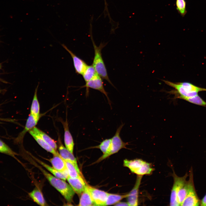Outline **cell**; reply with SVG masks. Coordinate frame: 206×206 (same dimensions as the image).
Returning a JSON list of instances; mask_svg holds the SVG:
<instances>
[{"label":"cell","mask_w":206,"mask_h":206,"mask_svg":"<svg viewBox=\"0 0 206 206\" xmlns=\"http://www.w3.org/2000/svg\"><path fill=\"white\" fill-rule=\"evenodd\" d=\"M172 175L174 181L171 192L170 205L180 206L177 200V193L179 189L186 181L188 175L186 173L183 176L179 177L173 171Z\"/></svg>","instance_id":"cell-7"},{"label":"cell","mask_w":206,"mask_h":206,"mask_svg":"<svg viewBox=\"0 0 206 206\" xmlns=\"http://www.w3.org/2000/svg\"><path fill=\"white\" fill-rule=\"evenodd\" d=\"M78 206H94L86 183L85 189L80 195Z\"/></svg>","instance_id":"cell-18"},{"label":"cell","mask_w":206,"mask_h":206,"mask_svg":"<svg viewBox=\"0 0 206 206\" xmlns=\"http://www.w3.org/2000/svg\"><path fill=\"white\" fill-rule=\"evenodd\" d=\"M28 132L37 143L45 150L51 153L53 155L56 154L58 153V151L54 149L38 135L34 132L31 129Z\"/></svg>","instance_id":"cell-17"},{"label":"cell","mask_w":206,"mask_h":206,"mask_svg":"<svg viewBox=\"0 0 206 206\" xmlns=\"http://www.w3.org/2000/svg\"><path fill=\"white\" fill-rule=\"evenodd\" d=\"M62 47L70 54L72 59L76 72L79 74L82 75L88 65L83 60L76 56L64 44Z\"/></svg>","instance_id":"cell-11"},{"label":"cell","mask_w":206,"mask_h":206,"mask_svg":"<svg viewBox=\"0 0 206 206\" xmlns=\"http://www.w3.org/2000/svg\"><path fill=\"white\" fill-rule=\"evenodd\" d=\"M200 205L202 206H206V194L200 201Z\"/></svg>","instance_id":"cell-32"},{"label":"cell","mask_w":206,"mask_h":206,"mask_svg":"<svg viewBox=\"0 0 206 206\" xmlns=\"http://www.w3.org/2000/svg\"><path fill=\"white\" fill-rule=\"evenodd\" d=\"M64 161L68 172L69 176L72 178L83 177L79 168L76 167L71 162Z\"/></svg>","instance_id":"cell-22"},{"label":"cell","mask_w":206,"mask_h":206,"mask_svg":"<svg viewBox=\"0 0 206 206\" xmlns=\"http://www.w3.org/2000/svg\"><path fill=\"white\" fill-rule=\"evenodd\" d=\"M189 186V181H186L178 192L177 199L180 206L181 205L187 195Z\"/></svg>","instance_id":"cell-25"},{"label":"cell","mask_w":206,"mask_h":206,"mask_svg":"<svg viewBox=\"0 0 206 206\" xmlns=\"http://www.w3.org/2000/svg\"><path fill=\"white\" fill-rule=\"evenodd\" d=\"M94 206H105L108 193L99 190L87 184Z\"/></svg>","instance_id":"cell-9"},{"label":"cell","mask_w":206,"mask_h":206,"mask_svg":"<svg viewBox=\"0 0 206 206\" xmlns=\"http://www.w3.org/2000/svg\"><path fill=\"white\" fill-rule=\"evenodd\" d=\"M67 180L75 192L80 195L86 184L83 178H72L68 176Z\"/></svg>","instance_id":"cell-14"},{"label":"cell","mask_w":206,"mask_h":206,"mask_svg":"<svg viewBox=\"0 0 206 206\" xmlns=\"http://www.w3.org/2000/svg\"><path fill=\"white\" fill-rule=\"evenodd\" d=\"M104 0V1H105V3H106V0Z\"/></svg>","instance_id":"cell-34"},{"label":"cell","mask_w":206,"mask_h":206,"mask_svg":"<svg viewBox=\"0 0 206 206\" xmlns=\"http://www.w3.org/2000/svg\"><path fill=\"white\" fill-rule=\"evenodd\" d=\"M91 37L94 50V56L92 63L97 74L102 79L105 80L113 86L108 74L107 70L102 56L101 51L105 46V44L101 43L97 46L95 43L90 32Z\"/></svg>","instance_id":"cell-3"},{"label":"cell","mask_w":206,"mask_h":206,"mask_svg":"<svg viewBox=\"0 0 206 206\" xmlns=\"http://www.w3.org/2000/svg\"><path fill=\"white\" fill-rule=\"evenodd\" d=\"M33 157L36 161L50 172L55 177L64 180L67 179L68 176L65 174L57 171L53 167H52L37 158L34 157Z\"/></svg>","instance_id":"cell-23"},{"label":"cell","mask_w":206,"mask_h":206,"mask_svg":"<svg viewBox=\"0 0 206 206\" xmlns=\"http://www.w3.org/2000/svg\"><path fill=\"white\" fill-rule=\"evenodd\" d=\"M31 130L34 132L38 135L54 149L57 151V145L54 140L44 132L36 127H34Z\"/></svg>","instance_id":"cell-20"},{"label":"cell","mask_w":206,"mask_h":206,"mask_svg":"<svg viewBox=\"0 0 206 206\" xmlns=\"http://www.w3.org/2000/svg\"><path fill=\"white\" fill-rule=\"evenodd\" d=\"M58 142L59 154L62 158L65 161L71 162L76 167L78 168L76 158L73 153L64 146L61 142L60 137L58 138Z\"/></svg>","instance_id":"cell-15"},{"label":"cell","mask_w":206,"mask_h":206,"mask_svg":"<svg viewBox=\"0 0 206 206\" xmlns=\"http://www.w3.org/2000/svg\"><path fill=\"white\" fill-rule=\"evenodd\" d=\"M51 163L52 167L57 171L62 173L69 176L68 172L64 160L59 153L53 155V157L48 159Z\"/></svg>","instance_id":"cell-12"},{"label":"cell","mask_w":206,"mask_h":206,"mask_svg":"<svg viewBox=\"0 0 206 206\" xmlns=\"http://www.w3.org/2000/svg\"><path fill=\"white\" fill-rule=\"evenodd\" d=\"M123 165L128 168L132 173L139 176L151 175L154 170L151 163L140 159L133 160L125 159L124 160Z\"/></svg>","instance_id":"cell-4"},{"label":"cell","mask_w":206,"mask_h":206,"mask_svg":"<svg viewBox=\"0 0 206 206\" xmlns=\"http://www.w3.org/2000/svg\"><path fill=\"white\" fill-rule=\"evenodd\" d=\"M124 125L122 123L117 128L115 134L111 138L110 145L108 151L106 153L103 154L96 163L100 162L111 155L117 152L122 148H127L126 146L128 144V143L123 142L120 136V131Z\"/></svg>","instance_id":"cell-5"},{"label":"cell","mask_w":206,"mask_h":206,"mask_svg":"<svg viewBox=\"0 0 206 206\" xmlns=\"http://www.w3.org/2000/svg\"><path fill=\"white\" fill-rule=\"evenodd\" d=\"M164 81L175 89L170 92L174 94L177 98L182 99L185 98L194 96L198 95L199 92L206 91V88L198 87L189 82H173L167 80Z\"/></svg>","instance_id":"cell-1"},{"label":"cell","mask_w":206,"mask_h":206,"mask_svg":"<svg viewBox=\"0 0 206 206\" xmlns=\"http://www.w3.org/2000/svg\"><path fill=\"white\" fill-rule=\"evenodd\" d=\"M38 167L51 184L62 195L68 202H71L75 192L70 185L64 180L52 175L39 166Z\"/></svg>","instance_id":"cell-2"},{"label":"cell","mask_w":206,"mask_h":206,"mask_svg":"<svg viewBox=\"0 0 206 206\" xmlns=\"http://www.w3.org/2000/svg\"><path fill=\"white\" fill-rule=\"evenodd\" d=\"M189 188L188 193L184 200L180 206H198L200 204L199 200L196 192L193 180L192 170L190 171Z\"/></svg>","instance_id":"cell-6"},{"label":"cell","mask_w":206,"mask_h":206,"mask_svg":"<svg viewBox=\"0 0 206 206\" xmlns=\"http://www.w3.org/2000/svg\"><path fill=\"white\" fill-rule=\"evenodd\" d=\"M2 67L1 65L0 64V70L1 68Z\"/></svg>","instance_id":"cell-33"},{"label":"cell","mask_w":206,"mask_h":206,"mask_svg":"<svg viewBox=\"0 0 206 206\" xmlns=\"http://www.w3.org/2000/svg\"><path fill=\"white\" fill-rule=\"evenodd\" d=\"M30 197L38 205L44 206L46 205V203L40 191L37 188L34 189L28 193Z\"/></svg>","instance_id":"cell-21"},{"label":"cell","mask_w":206,"mask_h":206,"mask_svg":"<svg viewBox=\"0 0 206 206\" xmlns=\"http://www.w3.org/2000/svg\"><path fill=\"white\" fill-rule=\"evenodd\" d=\"M111 138L106 139L102 141L100 144L98 146L90 147V148H97L100 149L103 154L107 152L108 151L110 145Z\"/></svg>","instance_id":"cell-30"},{"label":"cell","mask_w":206,"mask_h":206,"mask_svg":"<svg viewBox=\"0 0 206 206\" xmlns=\"http://www.w3.org/2000/svg\"><path fill=\"white\" fill-rule=\"evenodd\" d=\"M102 78L98 74L96 75L90 80L85 82L84 85L81 88H86V95L88 96L89 94V88H90L97 90L104 94L107 99L108 103L110 104V101L108 96V93L105 90L103 85Z\"/></svg>","instance_id":"cell-8"},{"label":"cell","mask_w":206,"mask_h":206,"mask_svg":"<svg viewBox=\"0 0 206 206\" xmlns=\"http://www.w3.org/2000/svg\"><path fill=\"white\" fill-rule=\"evenodd\" d=\"M64 129V142L66 148L73 153L74 143L72 136L69 131L67 119L64 122L61 121Z\"/></svg>","instance_id":"cell-16"},{"label":"cell","mask_w":206,"mask_h":206,"mask_svg":"<svg viewBox=\"0 0 206 206\" xmlns=\"http://www.w3.org/2000/svg\"><path fill=\"white\" fill-rule=\"evenodd\" d=\"M128 195V193L119 195L108 193L105 205H114L122 199L127 198Z\"/></svg>","instance_id":"cell-24"},{"label":"cell","mask_w":206,"mask_h":206,"mask_svg":"<svg viewBox=\"0 0 206 206\" xmlns=\"http://www.w3.org/2000/svg\"><path fill=\"white\" fill-rule=\"evenodd\" d=\"M39 120L36 119L33 116L30 114L27 119L24 129L18 135L14 140L15 143H20L23 140L26 133L32 129L37 124Z\"/></svg>","instance_id":"cell-13"},{"label":"cell","mask_w":206,"mask_h":206,"mask_svg":"<svg viewBox=\"0 0 206 206\" xmlns=\"http://www.w3.org/2000/svg\"><path fill=\"white\" fill-rule=\"evenodd\" d=\"M142 177V176L137 175L134 187L128 193L127 202L129 206H136L138 205L139 188Z\"/></svg>","instance_id":"cell-10"},{"label":"cell","mask_w":206,"mask_h":206,"mask_svg":"<svg viewBox=\"0 0 206 206\" xmlns=\"http://www.w3.org/2000/svg\"><path fill=\"white\" fill-rule=\"evenodd\" d=\"M176 9L181 16L184 17L187 13L185 0H176Z\"/></svg>","instance_id":"cell-29"},{"label":"cell","mask_w":206,"mask_h":206,"mask_svg":"<svg viewBox=\"0 0 206 206\" xmlns=\"http://www.w3.org/2000/svg\"><path fill=\"white\" fill-rule=\"evenodd\" d=\"M97 74L92 64L88 65L82 75L85 82H86L92 79Z\"/></svg>","instance_id":"cell-26"},{"label":"cell","mask_w":206,"mask_h":206,"mask_svg":"<svg viewBox=\"0 0 206 206\" xmlns=\"http://www.w3.org/2000/svg\"><path fill=\"white\" fill-rule=\"evenodd\" d=\"M182 99L194 104L206 107V102L198 95L193 97L185 98Z\"/></svg>","instance_id":"cell-28"},{"label":"cell","mask_w":206,"mask_h":206,"mask_svg":"<svg viewBox=\"0 0 206 206\" xmlns=\"http://www.w3.org/2000/svg\"><path fill=\"white\" fill-rule=\"evenodd\" d=\"M0 153L4 154L15 158L17 154L7 144L0 139Z\"/></svg>","instance_id":"cell-27"},{"label":"cell","mask_w":206,"mask_h":206,"mask_svg":"<svg viewBox=\"0 0 206 206\" xmlns=\"http://www.w3.org/2000/svg\"><path fill=\"white\" fill-rule=\"evenodd\" d=\"M115 206H129L127 202H119L114 205Z\"/></svg>","instance_id":"cell-31"},{"label":"cell","mask_w":206,"mask_h":206,"mask_svg":"<svg viewBox=\"0 0 206 206\" xmlns=\"http://www.w3.org/2000/svg\"><path fill=\"white\" fill-rule=\"evenodd\" d=\"M38 85L35 89L30 114L36 119L39 120L40 117V106L37 97V90Z\"/></svg>","instance_id":"cell-19"}]
</instances>
